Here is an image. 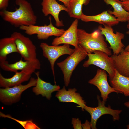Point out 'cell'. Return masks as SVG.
Segmentation results:
<instances>
[{
  "label": "cell",
  "instance_id": "obj_1",
  "mask_svg": "<svg viewBox=\"0 0 129 129\" xmlns=\"http://www.w3.org/2000/svg\"><path fill=\"white\" fill-rule=\"evenodd\" d=\"M15 3L18 7L14 11H0L3 19L16 27L35 25L37 17L30 3L26 0H16Z\"/></svg>",
  "mask_w": 129,
  "mask_h": 129
},
{
  "label": "cell",
  "instance_id": "obj_2",
  "mask_svg": "<svg viewBox=\"0 0 129 129\" xmlns=\"http://www.w3.org/2000/svg\"><path fill=\"white\" fill-rule=\"evenodd\" d=\"M78 45L88 54L92 53L95 50H100L109 56L112 55L111 49L99 29L89 33L84 30L78 29Z\"/></svg>",
  "mask_w": 129,
  "mask_h": 129
},
{
  "label": "cell",
  "instance_id": "obj_3",
  "mask_svg": "<svg viewBox=\"0 0 129 129\" xmlns=\"http://www.w3.org/2000/svg\"><path fill=\"white\" fill-rule=\"evenodd\" d=\"M75 48L72 54L64 60L57 63L63 74L64 84L66 87L69 85L73 71L78 64L87 56L88 53L80 45Z\"/></svg>",
  "mask_w": 129,
  "mask_h": 129
},
{
  "label": "cell",
  "instance_id": "obj_4",
  "mask_svg": "<svg viewBox=\"0 0 129 129\" xmlns=\"http://www.w3.org/2000/svg\"><path fill=\"white\" fill-rule=\"evenodd\" d=\"M88 54V59L83 64L84 67H88L91 65H94L106 71L109 75V79L114 76L116 69L114 61L105 52L100 50H95L93 53Z\"/></svg>",
  "mask_w": 129,
  "mask_h": 129
},
{
  "label": "cell",
  "instance_id": "obj_5",
  "mask_svg": "<svg viewBox=\"0 0 129 129\" xmlns=\"http://www.w3.org/2000/svg\"><path fill=\"white\" fill-rule=\"evenodd\" d=\"M37 79L32 77L27 84L19 85L11 87L0 89V100L3 104L9 105L18 102L22 93L27 89L36 84Z\"/></svg>",
  "mask_w": 129,
  "mask_h": 129
},
{
  "label": "cell",
  "instance_id": "obj_6",
  "mask_svg": "<svg viewBox=\"0 0 129 129\" xmlns=\"http://www.w3.org/2000/svg\"><path fill=\"white\" fill-rule=\"evenodd\" d=\"M11 36L14 39L18 53L25 60L32 61L37 59L36 47L29 38L17 32L13 33Z\"/></svg>",
  "mask_w": 129,
  "mask_h": 129
},
{
  "label": "cell",
  "instance_id": "obj_7",
  "mask_svg": "<svg viewBox=\"0 0 129 129\" xmlns=\"http://www.w3.org/2000/svg\"><path fill=\"white\" fill-rule=\"evenodd\" d=\"M97 98L98 102L97 107H91L86 105L84 108V110L87 111L90 115V123L92 129H97L96 125L97 121L102 115L109 114L112 116L113 121L118 120L120 119L119 114L122 111L121 110L113 109L109 105L108 107L106 106L105 102L100 100L99 96L97 95Z\"/></svg>",
  "mask_w": 129,
  "mask_h": 129
},
{
  "label": "cell",
  "instance_id": "obj_8",
  "mask_svg": "<svg viewBox=\"0 0 129 129\" xmlns=\"http://www.w3.org/2000/svg\"><path fill=\"white\" fill-rule=\"evenodd\" d=\"M49 19L50 23L48 25L22 26L20 27L19 28L24 31L27 35H31L36 34L37 38L40 40H46L50 37L52 36L57 37L60 36L65 30L63 29H59L55 27L52 23L51 17Z\"/></svg>",
  "mask_w": 129,
  "mask_h": 129
},
{
  "label": "cell",
  "instance_id": "obj_9",
  "mask_svg": "<svg viewBox=\"0 0 129 129\" xmlns=\"http://www.w3.org/2000/svg\"><path fill=\"white\" fill-rule=\"evenodd\" d=\"M40 46L42 50L43 56L49 62L55 80L54 66L55 61L61 56L71 55L74 52L75 48H70L69 44H64L62 46L49 45L45 43H41Z\"/></svg>",
  "mask_w": 129,
  "mask_h": 129
},
{
  "label": "cell",
  "instance_id": "obj_10",
  "mask_svg": "<svg viewBox=\"0 0 129 129\" xmlns=\"http://www.w3.org/2000/svg\"><path fill=\"white\" fill-rule=\"evenodd\" d=\"M104 25L103 27L99 26L98 29L100 30L102 34L105 36L106 40L109 43L110 48L113 50V54H119L125 47L122 41L124 38V34L118 31L115 33L112 26L106 25Z\"/></svg>",
  "mask_w": 129,
  "mask_h": 129
},
{
  "label": "cell",
  "instance_id": "obj_11",
  "mask_svg": "<svg viewBox=\"0 0 129 129\" xmlns=\"http://www.w3.org/2000/svg\"><path fill=\"white\" fill-rule=\"evenodd\" d=\"M108 76L106 71L98 69L94 77L88 82L89 84L97 87L100 92L102 101L105 102L110 93L113 92L119 93L109 85L108 81Z\"/></svg>",
  "mask_w": 129,
  "mask_h": 129
},
{
  "label": "cell",
  "instance_id": "obj_12",
  "mask_svg": "<svg viewBox=\"0 0 129 129\" xmlns=\"http://www.w3.org/2000/svg\"><path fill=\"white\" fill-rule=\"evenodd\" d=\"M1 68L3 70L15 73L18 70H24L34 72L40 69L41 64L37 59L32 61H23L22 59L13 64H10L6 60L0 62Z\"/></svg>",
  "mask_w": 129,
  "mask_h": 129
},
{
  "label": "cell",
  "instance_id": "obj_13",
  "mask_svg": "<svg viewBox=\"0 0 129 129\" xmlns=\"http://www.w3.org/2000/svg\"><path fill=\"white\" fill-rule=\"evenodd\" d=\"M78 20L76 19L69 28L60 36L54 39L52 45H58L62 44H67L74 46L75 48L78 46Z\"/></svg>",
  "mask_w": 129,
  "mask_h": 129
},
{
  "label": "cell",
  "instance_id": "obj_14",
  "mask_svg": "<svg viewBox=\"0 0 129 129\" xmlns=\"http://www.w3.org/2000/svg\"><path fill=\"white\" fill-rule=\"evenodd\" d=\"M41 5L42 11L45 16L51 15L55 19L57 27L64 26L63 22L59 19V15L62 11H65L67 12L66 7L58 3L56 0H43Z\"/></svg>",
  "mask_w": 129,
  "mask_h": 129
},
{
  "label": "cell",
  "instance_id": "obj_15",
  "mask_svg": "<svg viewBox=\"0 0 129 129\" xmlns=\"http://www.w3.org/2000/svg\"><path fill=\"white\" fill-rule=\"evenodd\" d=\"M77 91L75 88H69L67 90L64 86L62 89L57 91L55 97L59 102L76 103L79 105L78 107L81 108L84 111L86 103L80 94L76 92Z\"/></svg>",
  "mask_w": 129,
  "mask_h": 129
},
{
  "label": "cell",
  "instance_id": "obj_16",
  "mask_svg": "<svg viewBox=\"0 0 129 129\" xmlns=\"http://www.w3.org/2000/svg\"><path fill=\"white\" fill-rule=\"evenodd\" d=\"M39 72L35 73L37 77L36 84L32 89L33 91L36 95H41L45 97L48 100L51 98L52 93L58 91L60 89L59 85H52L42 79L39 77Z\"/></svg>",
  "mask_w": 129,
  "mask_h": 129
},
{
  "label": "cell",
  "instance_id": "obj_17",
  "mask_svg": "<svg viewBox=\"0 0 129 129\" xmlns=\"http://www.w3.org/2000/svg\"><path fill=\"white\" fill-rule=\"evenodd\" d=\"M80 19L85 22H94L111 26L117 25L119 22L115 16L109 13L108 11L95 15H87L83 14Z\"/></svg>",
  "mask_w": 129,
  "mask_h": 129
},
{
  "label": "cell",
  "instance_id": "obj_18",
  "mask_svg": "<svg viewBox=\"0 0 129 129\" xmlns=\"http://www.w3.org/2000/svg\"><path fill=\"white\" fill-rule=\"evenodd\" d=\"M11 77H4L0 73V86L3 88L11 87L21 84L23 82L28 80L31 78L32 72L21 70L15 73Z\"/></svg>",
  "mask_w": 129,
  "mask_h": 129
},
{
  "label": "cell",
  "instance_id": "obj_19",
  "mask_svg": "<svg viewBox=\"0 0 129 129\" xmlns=\"http://www.w3.org/2000/svg\"><path fill=\"white\" fill-rule=\"evenodd\" d=\"M111 57L117 71L124 76H129V51H125L123 49L119 54H113Z\"/></svg>",
  "mask_w": 129,
  "mask_h": 129
},
{
  "label": "cell",
  "instance_id": "obj_20",
  "mask_svg": "<svg viewBox=\"0 0 129 129\" xmlns=\"http://www.w3.org/2000/svg\"><path fill=\"white\" fill-rule=\"evenodd\" d=\"M109 81L112 87L119 93L129 97V76L121 75L116 69L114 76Z\"/></svg>",
  "mask_w": 129,
  "mask_h": 129
},
{
  "label": "cell",
  "instance_id": "obj_21",
  "mask_svg": "<svg viewBox=\"0 0 129 129\" xmlns=\"http://www.w3.org/2000/svg\"><path fill=\"white\" fill-rule=\"evenodd\" d=\"M107 5H110L113 9V11H108L109 13L113 15L119 22H127L129 18V12L123 7L119 0H102Z\"/></svg>",
  "mask_w": 129,
  "mask_h": 129
},
{
  "label": "cell",
  "instance_id": "obj_22",
  "mask_svg": "<svg viewBox=\"0 0 129 129\" xmlns=\"http://www.w3.org/2000/svg\"><path fill=\"white\" fill-rule=\"evenodd\" d=\"M18 53L13 38L11 36L0 40V62L6 60L7 56L12 53Z\"/></svg>",
  "mask_w": 129,
  "mask_h": 129
},
{
  "label": "cell",
  "instance_id": "obj_23",
  "mask_svg": "<svg viewBox=\"0 0 129 129\" xmlns=\"http://www.w3.org/2000/svg\"><path fill=\"white\" fill-rule=\"evenodd\" d=\"M90 0H70L68 6L67 13L69 16L76 19H80L83 14L82 11L83 5H86Z\"/></svg>",
  "mask_w": 129,
  "mask_h": 129
},
{
  "label": "cell",
  "instance_id": "obj_24",
  "mask_svg": "<svg viewBox=\"0 0 129 129\" xmlns=\"http://www.w3.org/2000/svg\"><path fill=\"white\" fill-rule=\"evenodd\" d=\"M71 124L74 129H82L81 121L78 118H73L72 120Z\"/></svg>",
  "mask_w": 129,
  "mask_h": 129
},
{
  "label": "cell",
  "instance_id": "obj_25",
  "mask_svg": "<svg viewBox=\"0 0 129 129\" xmlns=\"http://www.w3.org/2000/svg\"><path fill=\"white\" fill-rule=\"evenodd\" d=\"M120 2L123 8L126 11L129 12V1H120ZM127 27L129 30V18L127 21Z\"/></svg>",
  "mask_w": 129,
  "mask_h": 129
},
{
  "label": "cell",
  "instance_id": "obj_26",
  "mask_svg": "<svg viewBox=\"0 0 129 129\" xmlns=\"http://www.w3.org/2000/svg\"><path fill=\"white\" fill-rule=\"evenodd\" d=\"M9 0H0V9L1 10H6L9 4Z\"/></svg>",
  "mask_w": 129,
  "mask_h": 129
},
{
  "label": "cell",
  "instance_id": "obj_27",
  "mask_svg": "<svg viewBox=\"0 0 129 129\" xmlns=\"http://www.w3.org/2000/svg\"><path fill=\"white\" fill-rule=\"evenodd\" d=\"M82 129H91V128L90 122L86 120L84 123L82 124Z\"/></svg>",
  "mask_w": 129,
  "mask_h": 129
},
{
  "label": "cell",
  "instance_id": "obj_28",
  "mask_svg": "<svg viewBox=\"0 0 129 129\" xmlns=\"http://www.w3.org/2000/svg\"><path fill=\"white\" fill-rule=\"evenodd\" d=\"M63 2L64 5L67 7L68 5L70 0H58Z\"/></svg>",
  "mask_w": 129,
  "mask_h": 129
},
{
  "label": "cell",
  "instance_id": "obj_29",
  "mask_svg": "<svg viewBox=\"0 0 129 129\" xmlns=\"http://www.w3.org/2000/svg\"><path fill=\"white\" fill-rule=\"evenodd\" d=\"M124 105L129 109V101L126 102L124 103ZM127 129H129V124L126 126Z\"/></svg>",
  "mask_w": 129,
  "mask_h": 129
},
{
  "label": "cell",
  "instance_id": "obj_30",
  "mask_svg": "<svg viewBox=\"0 0 129 129\" xmlns=\"http://www.w3.org/2000/svg\"><path fill=\"white\" fill-rule=\"evenodd\" d=\"M126 33L128 35H129V30L127 31L126 32ZM124 50L125 51H129V44L125 48Z\"/></svg>",
  "mask_w": 129,
  "mask_h": 129
},
{
  "label": "cell",
  "instance_id": "obj_31",
  "mask_svg": "<svg viewBox=\"0 0 129 129\" xmlns=\"http://www.w3.org/2000/svg\"><path fill=\"white\" fill-rule=\"evenodd\" d=\"M119 0L121 1H123L124 0Z\"/></svg>",
  "mask_w": 129,
  "mask_h": 129
},
{
  "label": "cell",
  "instance_id": "obj_32",
  "mask_svg": "<svg viewBox=\"0 0 129 129\" xmlns=\"http://www.w3.org/2000/svg\"><path fill=\"white\" fill-rule=\"evenodd\" d=\"M124 1H129V0H124Z\"/></svg>",
  "mask_w": 129,
  "mask_h": 129
}]
</instances>
